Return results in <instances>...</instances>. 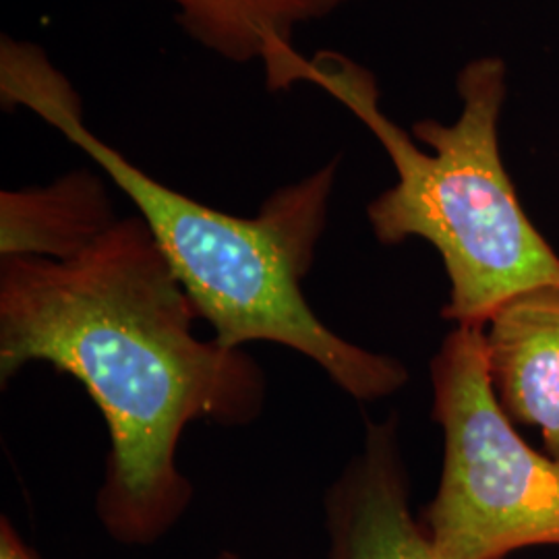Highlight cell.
<instances>
[{"label":"cell","instance_id":"cell-5","mask_svg":"<svg viewBox=\"0 0 559 559\" xmlns=\"http://www.w3.org/2000/svg\"><path fill=\"white\" fill-rule=\"evenodd\" d=\"M399 423L367 420L359 454L325 491V559H440L411 510Z\"/></svg>","mask_w":559,"mask_h":559},{"label":"cell","instance_id":"cell-8","mask_svg":"<svg viewBox=\"0 0 559 559\" xmlns=\"http://www.w3.org/2000/svg\"><path fill=\"white\" fill-rule=\"evenodd\" d=\"M182 32L218 55L247 64L261 60L272 75L290 52L300 25L320 21L350 0H164Z\"/></svg>","mask_w":559,"mask_h":559},{"label":"cell","instance_id":"cell-2","mask_svg":"<svg viewBox=\"0 0 559 559\" xmlns=\"http://www.w3.org/2000/svg\"><path fill=\"white\" fill-rule=\"evenodd\" d=\"M0 96L57 129L133 201L201 320L222 346L274 342L313 360L348 396L388 399L411 376L402 360L332 332L302 293L323 237L340 158L274 191L258 216L218 212L143 173L83 120L80 96L44 50L2 38Z\"/></svg>","mask_w":559,"mask_h":559},{"label":"cell","instance_id":"cell-9","mask_svg":"<svg viewBox=\"0 0 559 559\" xmlns=\"http://www.w3.org/2000/svg\"><path fill=\"white\" fill-rule=\"evenodd\" d=\"M0 559H44L40 554L23 539L13 522L0 519Z\"/></svg>","mask_w":559,"mask_h":559},{"label":"cell","instance_id":"cell-7","mask_svg":"<svg viewBox=\"0 0 559 559\" xmlns=\"http://www.w3.org/2000/svg\"><path fill=\"white\" fill-rule=\"evenodd\" d=\"M120 218L106 182L90 170L0 195V258L67 261L102 239Z\"/></svg>","mask_w":559,"mask_h":559},{"label":"cell","instance_id":"cell-1","mask_svg":"<svg viewBox=\"0 0 559 559\" xmlns=\"http://www.w3.org/2000/svg\"><path fill=\"white\" fill-rule=\"evenodd\" d=\"M200 311L141 216L67 261H0V381L48 362L80 381L108 429L96 516L127 547L164 539L193 501L177 452L195 420L260 419L265 376L242 348L198 338Z\"/></svg>","mask_w":559,"mask_h":559},{"label":"cell","instance_id":"cell-4","mask_svg":"<svg viewBox=\"0 0 559 559\" xmlns=\"http://www.w3.org/2000/svg\"><path fill=\"white\" fill-rule=\"evenodd\" d=\"M443 431L438 493L420 524L440 559H506L559 545V462L533 450L501 411L483 325H456L431 360Z\"/></svg>","mask_w":559,"mask_h":559},{"label":"cell","instance_id":"cell-6","mask_svg":"<svg viewBox=\"0 0 559 559\" xmlns=\"http://www.w3.org/2000/svg\"><path fill=\"white\" fill-rule=\"evenodd\" d=\"M489 380L508 419L539 427L559 462V286L506 300L483 325Z\"/></svg>","mask_w":559,"mask_h":559},{"label":"cell","instance_id":"cell-3","mask_svg":"<svg viewBox=\"0 0 559 559\" xmlns=\"http://www.w3.org/2000/svg\"><path fill=\"white\" fill-rule=\"evenodd\" d=\"M274 90L316 83L342 102L380 141L396 182L367 205L381 245L427 240L450 278L441 318L485 325L506 300L558 284L559 255L524 212L500 152L508 64L480 57L456 80L462 108L450 124L423 119L413 135L383 115L376 78L355 60L323 50L307 60L295 50Z\"/></svg>","mask_w":559,"mask_h":559},{"label":"cell","instance_id":"cell-10","mask_svg":"<svg viewBox=\"0 0 559 559\" xmlns=\"http://www.w3.org/2000/svg\"><path fill=\"white\" fill-rule=\"evenodd\" d=\"M212 559H242L237 551H230V549H222Z\"/></svg>","mask_w":559,"mask_h":559}]
</instances>
